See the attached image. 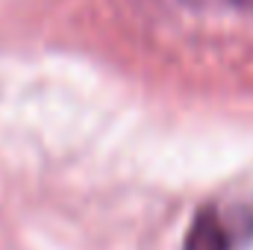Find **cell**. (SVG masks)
Instances as JSON below:
<instances>
[{"instance_id":"obj_1","label":"cell","mask_w":253,"mask_h":250,"mask_svg":"<svg viewBox=\"0 0 253 250\" xmlns=\"http://www.w3.org/2000/svg\"><path fill=\"white\" fill-rule=\"evenodd\" d=\"M248 242H253V200H218L194 215L183 250H242Z\"/></svg>"},{"instance_id":"obj_2","label":"cell","mask_w":253,"mask_h":250,"mask_svg":"<svg viewBox=\"0 0 253 250\" xmlns=\"http://www.w3.org/2000/svg\"><path fill=\"white\" fill-rule=\"evenodd\" d=\"M189 9L200 12H248L253 15V0H177Z\"/></svg>"}]
</instances>
